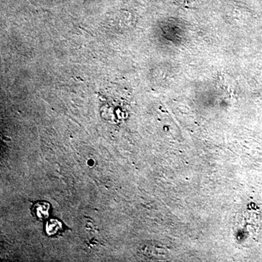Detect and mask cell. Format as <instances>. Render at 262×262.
<instances>
[{
	"instance_id": "cell-1",
	"label": "cell",
	"mask_w": 262,
	"mask_h": 262,
	"mask_svg": "<svg viewBox=\"0 0 262 262\" xmlns=\"http://www.w3.org/2000/svg\"><path fill=\"white\" fill-rule=\"evenodd\" d=\"M51 205L47 202H39L34 205L33 208V213L39 220H44L48 219L50 215Z\"/></svg>"
},
{
	"instance_id": "cell-2",
	"label": "cell",
	"mask_w": 262,
	"mask_h": 262,
	"mask_svg": "<svg viewBox=\"0 0 262 262\" xmlns=\"http://www.w3.org/2000/svg\"><path fill=\"white\" fill-rule=\"evenodd\" d=\"M62 229V224L57 220H51L48 221L46 226V233L50 236L55 235L58 234Z\"/></svg>"
}]
</instances>
